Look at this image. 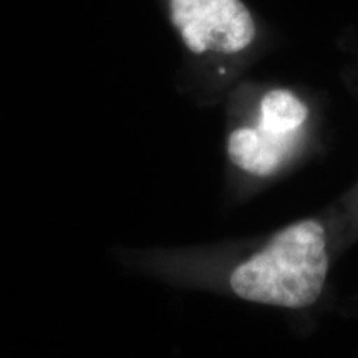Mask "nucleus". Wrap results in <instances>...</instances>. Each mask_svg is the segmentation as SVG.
<instances>
[{
  "instance_id": "f257e3e1",
  "label": "nucleus",
  "mask_w": 358,
  "mask_h": 358,
  "mask_svg": "<svg viewBox=\"0 0 358 358\" xmlns=\"http://www.w3.org/2000/svg\"><path fill=\"white\" fill-rule=\"evenodd\" d=\"M327 274L325 229L315 219H306L277 232L266 248L239 264L229 285L244 301L306 308L320 297Z\"/></svg>"
},
{
  "instance_id": "f03ea898",
  "label": "nucleus",
  "mask_w": 358,
  "mask_h": 358,
  "mask_svg": "<svg viewBox=\"0 0 358 358\" xmlns=\"http://www.w3.org/2000/svg\"><path fill=\"white\" fill-rule=\"evenodd\" d=\"M171 24L194 55H234L256 38V22L243 0H169Z\"/></svg>"
},
{
  "instance_id": "7ed1b4c3",
  "label": "nucleus",
  "mask_w": 358,
  "mask_h": 358,
  "mask_svg": "<svg viewBox=\"0 0 358 358\" xmlns=\"http://www.w3.org/2000/svg\"><path fill=\"white\" fill-rule=\"evenodd\" d=\"M287 136H272L259 128H237L227 140L232 164L254 176H268L280 164Z\"/></svg>"
},
{
  "instance_id": "20e7f679",
  "label": "nucleus",
  "mask_w": 358,
  "mask_h": 358,
  "mask_svg": "<svg viewBox=\"0 0 358 358\" xmlns=\"http://www.w3.org/2000/svg\"><path fill=\"white\" fill-rule=\"evenodd\" d=\"M308 108L289 90H271L261 100L259 129L272 136H289L307 122Z\"/></svg>"
}]
</instances>
